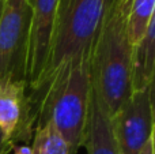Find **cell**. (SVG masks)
I'll list each match as a JSON object with an SVG mask.
<instances>
[{
    "label": "cell",
    "instance_id": "5bb4252c",
    "mask_svg": "<svg viewBox=\"0 0 155 154\" xmlns=\"http://www.w3.org/2000/svg\"><path fill=\"white\" fill-rule=\"evenodd\" d=\"M14 154H31V149L27 145H21V146H14L12 147Z\"/></svg>",
    "mask_w": 155,
    "mask_h": 154
},
{
    "label": "cell",
    "instance_id": "7a4b0ae2",
    "mask_svg": "<svg viewBox=\"0 0 155 154\" xmlns=\"http://www.w3.org/2000/svg\"><path fill=\"white\" fill-rule=\"evenodd\" d=\"M91 52L75 59L41 93L37 127L51 122L76 154L83 146L91 92Z\"/></svg>",
    "mask_w": 155,
    "mask_h": 154
},
{
    "label": "cell",
    "instance_id": "52a82bcc",
    "mask_svg": "<svg viewBox=\"0 0 155 154\" xmlns=\"http://www.w3.org/2000/svg\"><path fill=\"white\" fill-rule=\"evenodd\" d=\"M26 83L21 79L0 78V130L14 143L19 132H30V104Z\"/></svg>",
    "mask_w": 155,
    "mask_h": 154
},
{
    "label": "cell",
    "instance_id": "ba28073f",
    "mask_svg": "<svg viewBox=\"0 0 155 154\" xmlns=\"http://www.w3.org/2000/svg\"><path fill=\"white\" fill-rule=\"evenodd\" d=\"M83 146L87 149V154H120L113 136L110 115L93 82Z\"/></svg>",
    "mask_w": 155,
    "mask_h": 154
},
{
    "label": "cell",
    "instance_id": "30bf717a",
    "mask_svg": "<svg viewBox=\"0 0 155 154\" xmlns=\"http://www.w3.org/2000/svg\"><path fill=\"white\" fill-rule=\"evenodd\" d=\"M155 18V0H129L127 12V32L132 46L137 44Z\"/></svg>",
    "mask_w": 155,
    "mask_h": 154
},
{
    "label": "cell",
    "instance_id": "3957f363",
    "mask_svg": "<svg viewBox=\"0 0 155 154\" xmlns=\"http://www.w3.org/2000/svg\"><path fill=\"white\" fill-rule=\"evenodd\" d=\"M105 0H59L48 60L35 93H42L75 59L90 53Z\"/></svg>",
    "mask_w": 155,
    "mask_h": 154
},
{
    "label": "cell",
    "instance_id": "277c9868",
    "mask_svg": "<svg viewBox=\"0 0 155 154\" xmlns=\"http://www.w3.org/2000/svg\"><path fill=\"white\" fill-rule=\"evenodd\" d=\"M154 85L136 90L110 116L112 131L120 154H137L154 132Z\"/></svg>",
    "mask_w": 155,
    "mask_h": 154
},
{
    "label": "cell",
    "instance_id": "6da1fadb",
    "mask_svg": "<svg viewBox=\"0 0 155 154\" xmlns=\"http://www.w3.org/2000/svg\"><path fill=\"white\" fill-rule=\"evenodd\" d=\"M129 2H105L104 15L91 48V82L112 116L131 94L132 44L127 32Z\"/></svg>",
    "mask_w": 155,
    "mask_h": 154
},
{
    "label": "cell",
    "instance_id": "8fae6325",
    "mask_svg": "<svg viewBox=\"0 0 155 154\" xmlns=\"http://www.w3.org/2000/svg\"><path fill=\"white\" fill-rule=\"evenodd\" d=\"M31 154H70L67 142L51 122L35 127Z\"/></svg>",
    "mask_w": 155,
    "mask_h": 154
},
{
    "label": "cell",
    "instance_id": "2e32d148",
    "mask_svg": "<svg viewBox=\"0 0 155 154\" xmlns=\"http://www.w3.org/2000/svg\"><path fill=\"white\" fill-rule=\"evenodd\" d=\"M105 2H114V0H105ZM124 2H129V0H124Z\"/></svg>",
    "mask_w": 155,
    "mask_h": 154
},
{
    "label": "cell",
    "instance_id": "8992f818",
    "mask_svg": "<svg viewBox=\"0 0 155 154\" xmlns=\"http://www.w3.org/2000/svg\"><path fill=\"white\" fill-rule=\"evenodd\" d=\"M59 0H29V32H27L25 83L35 93L48 60L52 33L56 19Z\"/></svg>",
    "mask_w": 155,
    "mask_h": 154
},
{
    "label": "cell",
    "instance_id": "e0dca14e",
    "mask_svg": "<svg viewBox=\"0 0 155 154\" xmlns=\"http://www.w3.org/2000/svg\"><path fill=\"white\" fill-rule=\"evenodd\" d=\"M4 2H5V0H3V3H4Z\"/></svg>",
    "mask_w": 155,
    "mask_h": 154
},
{
    "label": "cell",
    "instance_id": "9a60e30c",
    "mask_svg": "<svg viewBox=\"0 0 155 154\" xmlns=\"http://www.w3.org/2000/svg\"><path fill=\"white\" fill-rule=\"evenodd\" d=\"M2 10H3V0H0V15H2Z\"/></svg>",
    "mask_w": 155,
    "mask_h": 154
},
{
    "label": "cell",
    "instance_id": "7c38bea8",
    "mask_svg": "<svg viewBox=\"0 0 155 154\" xmlns=\"http://www.w3.org/2000/svg\"><path fill=\"white\" fill-rule=\"evenodd\" d=\"M154 146H155V142H154V132L148 136V139L146 141V143L142 146V149L139 150L137 154H154Z\"/></svg>",
    "mask_w": 155,
    "mask_h": 154
},
{
    "label": "cell",
    "instance_id": "5b68a950",
    "mask_svg": "<svg viewBox=\"0 0 155 154\" xmlns=\"http://www.w3.org/2000/svg\"><path fill=\"white\" fill-rule=\"evenodd\" d=\"M29 0H5L0 15V78L25 82Z\"/></svg>",
    "mask_w": 155,
    "mask_h": 154
},
{
    "label": "cell",
    "instance_id": "9c48e42d",
    "mask_svg": "<svg viewBox=\"0 0 155 154\" xmlns=\"http://www.w3.org/2000/svg\"><path fill=\"white\" fill-rule=\"evenodd\" d=\"M155 18L148 25L143 38L132 48L131 90H143L154 85L155 71ZM131 92V93H132Z\"/></svg>",
    "mask_w": 155,
    "mask_h": 154
},
{
    "label": "cell",
    "instance_id": "4fadbf2b",
    "mask_svg": "<svg viewBox=\"0 0 155 154\" xmlns=\"http://www.w3.org/2000/svg\"><path fill=\"white\" fill-rule=\"evenodd\" d=\"M12 147H14V143L8 142L7 139H5L3 131L0 130V154H7L8 150L12 149Z\"/></svg>",
    "mask_w": 155,
    "mask_h": 154
}]
</instances>
